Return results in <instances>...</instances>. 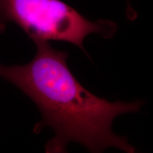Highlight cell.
Wrapping results in <instances>:
<instances>
[{
  "mask_svg": "<svg viewBox=\"0 0 153 153\" xmlns=\"http://www.w3.org/2000/svg\"><path fill=\"white\" fill-rule=\"evenodd\" d=\"M35 44L36 53L27 64L0 63V77L19 88L39 109L41 119L34 126V133H40L45 127L54 132L45 152H66L72 143L94 153L109 148L136 152L127 137L113 131L112 124L120 115L139 111L144 101L112 102L97 97L70 71L68 53L53 48L48 41Z\"/></svg>",
  "mask_w": 153,
  "mask_h": 153,
  "instance_id": "cell-1",
  "label": "cell"
},
{
  "mask_svg": "<svg viewBox=\"0 0 153 153\" xmlns=\"http://www.w3.org/2000/svg\"><path fill=\"white\" fill-rule=\"evenodd\" d=\"M14 23L34 43L62 41L86 53L84 41L90 34L112 38L118 25L108 19L90 21L61 0H0V35Z\"/></svg>",
  "mask_w": 153,
  "mask_h": 153,
  "instance_id": "cell-2",
  "label": "cell"
},
{
  "mask_svg": "<svg viewBox=\"0 0 153 153\" xmlns=\"http://www.w3.org/2000/svg\"><path fill=\"white\" fill-rule=\"evenodd\" d=\"M127 1V9H126V15L129 20L133 21L137 17L136 11L134 10L131 4V0H126Z\"/></svg>",
  "mask_w": 153,
  "mask_h": 153,
  "instance_id": "cell-3",
  "label": "cell"
}]
</instances>
